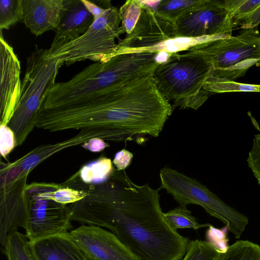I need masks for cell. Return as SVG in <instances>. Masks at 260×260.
Returning a JSON list of instances; mask_svg holds the SVG:
<instances>
[{
  "mask_svg": "<svg viewBox=\"0 0 260 260\" xmlns=\"http://www.w3.org/2000/svg\"><path fill=\"white\" fill-rule=\"evenodd\" d=\"M87 195L69 207L71 220L109 229L139 260H181L191 241L172 229L159 204V188L138 185L115 169L88 183Z\"/></svg>",
  "mask_w": 260,
  "mask_h": 260,
  "instance_id": "cell-1",
  "label": "cell"
},
{
  "mask_svg": "<svg viewBox=\"0 0 260 260\" xmlns=\"http://www.w3.org/2000/svg\"><path fill=\"white\" fill-rule=\"evenodd\" d=\"M173 112L158 90L153 75L130 80L78 104L57 108L58 131L100 128L113 141H132L148 135L157 137Z\"/></svg>",
  "mask_w": 260,
  "mask_h": 260,
  "instance_id": "cell-2",
  "label": "cell"
},
{
  "mask_svg": "<svg viewBox=\"0 0 260 260\" xmlns=\"http://www.w3.org/2000/svg\"><path fill=\"white\" fill-rule=\"evenodd\" d=\"M160 55L159 52H126L92 63L69 81L55 83L47 92L40 110L81 103L127 81L153 75L160 63Z\"/></svg>",
  "mask_w": 260,
  "mask_h": 260,
  "instance_id": "cell-3",
  "label": "cell"
},
{
  "mask_svg": "<svg viewBox=\"0 0 260 260\" xmlns=\"http://www.w3.org/2000/svg\"><path fill=\"white\" fill-rule=\"evenodd\" d=\"M213 71L210 61L201 55L174 52L157 66L153 77L159 91L174 102L173 111L178 106L197 110L208 98L203 86Z\"/></svg>",
  "mask_w": 260,
  "mask_h": 260,
  "instance_id": "cell-4",
  "label": "cell"
},
{
  "mask_svg": "<svg viewBox=\"0 0 260 260\" xmlns=\"http://www.w3.org/2000/svg\"><path fill=\"white\" fill-rule=\"evenodd\" d=\"M64 63L50 57L48 49H36L27 58L19 101L7 125L13 132L16 146L21 145L36 126L44 99L56 83Z\"/></svg>",
  "mask_w": 260,
  "mask_h": 260,
  "instance_id": "cell-5",
  "label": "cell"
},
{
  "mask_svg": "<svg viewBox=\"0 0 260 260\" xmlns=\"http://www.w3.org/2000/svg\"><path fill=\"white\" fill-rule=\"evenodd\" d=\"M186 50L210 61L212 76L234 81L260 65V32L257 27L245 29L237 36L210 38Z\"/></svg>",
  "mask_w": 260,
  "mask_h": 260,
  "instance_id": "cell-6",
  "label": "cell"
},
{
  "mask_svg": "<svg viewBox=\"0 0 260 260\" xmlns=\"http://www.w3.org/2000/svg\"><path fill=\"white\" fill-rule=\"evenodd\" d=\"M120 21L119 10L111 6L77 39L62 45L50 46V57L67 66L85 59L95 62L109 60L116 51L115 39L125 32L119 26Z\"/></svg>",
  "mask_w": 260,
  "mask_h": 260,
  "instance_id": "cell-7",
  "label": "cell"
},
{
  "mask_svg": "<svg viewBox=\"0 0 260 260\" xmlns=\"http://www.w3.org/2000/svg\"><path fill=\"white\" fill-rule=\"evenodd\" d=\"M160 189H164L180 206L196 204L222 221L239 239L248 223V218L229 206L196 179L169 167L160 170Z\"/></svg>",
  "mask_w": 260,
  "mask_h": 260,
  "instance_id": "cell-8",
  "label": "cell"
},
{
  "mask_svg": "<svg viewBox=\"0 0 260 260\" xmlns=\"http://www.w3.org/2000/svg\"><path fill=\"white\" fill-rule=\"evenodd\" d=\"M31 171L1 162L0 242L4 247L10 234L19 227L26 228L29 209L27 179Z\"/></svg>",
  "mask_w": 260,
  "mask_h": 260,
  "instance_id": "cell-9",
  "label": "cell"
},
{
  "mask_svg": "<svg viewBox=\"0 0 260 260\" xmlns=\"http://www.w3.org/2000/svg\"><path fill=\"white\" fill-rule=\"evenodd\" d=\"M180 38L174 22L161 16L143 1L141 13L131 32L117 44L114 56L132 52H163L166 44Z\"/></svg>",
  "mask_w": 260,
  "mask_h": 260,
  "instance_id": "cell-10",
  "label": "cell"
},
{
  "mask_svg": "<svg viewBox=\"0 0 260 260\" xmlns=\"http://www.w3.org/2000/svg\"><path fill=\"white\" fill-rule=\"evenodd\" d=\"M233 14L223 1L202 0L178 17L175 26L180 38L198 39L231 37L234 29Z\"/></svg>",
  "mask_w": 260,
  "mask_h": 260,
  "instance_id": "cell-11",
  "label": "cell"
},
{
  "mask_svg": "<svg viewBox=\"0 0 260 260\" xmlns=\"http://www.w3.org/2000/svg\"><path fill=\"white\" fill-rule=\"evenodd\" d=\"M27 193L29 209L25 230L29 242L51 236L65 234L72 228L69 206L52 200L42 198L27 186Z\"/></svg>",
  "mask_w": 260,
  "mask_h": 260,
  "instance_id": "cell-12",
  "label": "cell"
},
{
  "mask_svg": "<svg viewBox=\"0 0 260 260\" xmlns=\"http://www.w3.org/2000/svg\"><path fill=\"white\" fill-rule=\"evenodd\" d=\"M88 260H139L113 233L82 224L66 234Z\"/></svg>",
  "mask_w": 260,
  "mask_h": 260,
  "instance_id": "cell-13",
  "label": "cell"
},
{
  "mask_svg": "<svg viewBox=\"0 0 260 260\" xmlns=\"http://www.w3.org/2000/svg\"><path fill=\"white\" fill-rule=\"evenodd\" d=\"M20 61L12 47L0 35V125H7L21 92Z\"/></svg>",
  "mask_w": 260,
  "mask_h": 260,
  "instance_id": "cell-14",
  "label": "cell"
},
{
  "mask_svg": "<svg viewBox=\"0 0 260 260\" xmlns=\"http://www.w3.org/2000/svg\"><path fill=\"white\" fill-rule=\"evenodd\" d=\"M94 22L81 0H63L59 22L51 47L62 45L82 35Z\"/></svg>",
  "mask_w": 260,
  "mask_h": 260,
  "instance_id": "cell-15",
  "label": "cell"
},
{
  "mask_svg": "<svg viewBox=\"0 0 260 260\" xmlns=\"http://www.w3.org/2000/svg\"><path fill=\"white\" fill-rule=\"evenodd\" d=\"M94 138L113 141L111 135L106 129L100 128L82 129L76 135L67 140L52 144L39 146L10 164L13 166L19 167L23 170L32 171L52 155L66 148L83 144Z\"/></svg>",
  "mask_w": 260,
  "mask_h": 260,
  "instance_id": "cell-16",
  "label": "cell"
},
{
  "mask_svg": "<svg viewBox=\"0 0 260 260\" xmlns=\"http://www.w3.org/2000/svg\"><path fill=\"white\" fill-rule=\"evenodd\" d=\"M63 0H22V21L36 36L56 29Z\"/></svg>",
  "mask_w": 260,
  "mask_h": 260,
  "instance_id": "cell-17",
  "label": "cell"
},
{
  "mask_svg": "<svg viewBox=\"0 0 260 260\" xmlns=\"http://www.w3.org/2000/svg\"><path fill=\"white\" fill-rule=\"evenodd\" d=\"M29 242L37 260H88L66 234L51 236Z\"/></svg>",
  "mask_w": 260,
  "mask_h": 260,
  "instance_id": "cell-18",
  "label": "cell"
},
{
  "mask_svg": "<svg viewBox=\"0 0 260 260\" xmlns=\"http://www.w3.org/2000/svg\"><path fill=\"white\" fill-rule=\"evenodd\" d=\"M4 248L8 260H37L26 235L17 230L8 236Z\"/></svg>",
  "mask_w": 260,
  "mask_h": 260,
  "instance_id": "cell-19",
  "label": "cell"
},
{
  "mask_svg": "<svg viewBox=\"0 0 260 260\" xmlns=\"http://www.w3.org/2000/svg\"><path fill=\"white\" fill-rule=\"evenodd\" d=\"M115 170L110 158L101 157L95 162L83 166L78 173L80 179L83 182L91 183L106 180Z\"/></svg>",
  "mask_w": 260,
  "mask_h": 260,
  "instance_id": "cell-20",
  "label": "cell"
},
{
  "mask_svg": "<svg viewBox=\"0 0 260 260\" xmlns=\"http://www.w3.org/2000/svg\"><path fill=\"white\" fill-rule=\"evenodd\" d=\"M164 218L169 225L177 231L181 229H192L196 230L208 228L209 223H199L197 218L186 206L179 205L166 213H163Z\"/></svg>",
  "mask_w": 260,
  "mask_h": 260,
  "instance_id": "cell-21",
  "label": "cell"
},
{
  "mask_svg": "<svg viewBox=\"0 0 260 260\" xmlns=\"http://www.w3.org/2000/svg\"><path fill=\"white\" fill-rule=\"evenodd\" d=\"M220 260H260V246L248 240H238L222 253Z\"/></svg>",
  "mask_w": 260,
  "mask_h": 260,
  "instance_id": "cell-22",
  "label": "cell"
},
{
  "mask_svg": "<svg viewBox=\"0 0 260 260\" xmlns=\"http://www.w3.org/2000/svg\"><path fill=\"white\" fill-rule=\"evenodd\" d=\"M203 89L209 92H259L260 85L237 82L212 76L208 78Z\"/></svg>",
  "mask_w": 260,
  "mask_h": 260,
  "instance_id": "cell-23",
  "label": "cell"
},
{
  "mask_svg": "<svg viewBox=\"0 0 260 260\" xmlns=\"http://www.w3.org/2000/svg\"><path fill=\"white\" fill-rule=\"evenodd\" d=\"M201 2L202 0H162L158 1L155 10L161 16L174 22Z\"/></svg>",
  "mask_w": 260,
  "mask_h": 260,
  "instance_id": "cell-24",
  "label": "cell"
},
{
  "mask_svg": "<svg viewBox=\"0 0 260 260\" xmlns=\"http://www.w3.org/2000/svg\"><path fill=\"white\" fill-rule=\"evenodd\" d=\"M222 253L212 244L196 239L190 241L181 260H220Z\"/></svg>",
  "mask_w": 260,
  "mask_h": 260,
  "instance_id": "cell-25",
  "label": "cell"
},
{
  "mask_svg": "<svg viewBox=\"0 0 260 260\" xmlns=\"http://www.w3.org/2000/svg\"><path fill=\"white\" fill-rule=\"evenodd\" d=\"M22 21V0L0 1V29L9 28Z\"/></svg>",
  "mask_w": 260,
  "mask_h": 260,
  "instance_id": "cell-26",
  "label": "cell"
},
{
  "mask_svg": "<svg viewBox=\"0 0 260 260\" xmlns=\"http://www.w3.org/2000/svg\"><path fill=\"white\" fill-rule=\"evenodd\" d=\"M143 6V1L128 0L120 8L119 15L121 26L125 32L129 34L139 19Z\"/></svg>",
  "mask_w": 260,
  "mask_h": 260,
  "instance_id": "cell-27",
  "label": "cell"
},
{
  "mask_svg": "<svg viewBox=\"0 0 260 260\" xmlns=\"http://www.w3.org/2000/svg\"><path fill=\"white\" fill-rule=\"evenodd\" d=\"M228 231L226 226L219 229L210 224L206 233V241L212 244L221 252H224L229 246Z\"/></svg>",
  "mask_w": 260,
  "mask_h": 260,
  "instance_id": "cell-28",
  "label": "cell"
},
{
  "mask_svg": "<svg viewBox=\"0 0 260 260\" xmlns=\"http://www.w3.org/2000/svg\"><path fill=\"white\" fill-rule=\"evenodd\" d=\"M248 167L260 186V133L254 135L247 158Z\"/></svg>",
  "mask_w": 260,
  "mask_h": 260,
  "instance_id": "cell-29",
  "label": "cell"
},
{
  "mask_svg": "<svg viewBox=\"0 0 260 260\" xmlns=\"http://www.w3.org/2000/svg\"><path fill=\"white\" fill-rule=\"evenodd\" d=\"M260 6V0H242L233 14V28L239 25L241 22Z\"/></svg>",
  "mask_w": 260,
  "mask_h": 260,
  "instance_id": "cell-30",
  "label": "cell"
},
{
  "mask_svg": "<svg viewBox=\"0 0 260 260\" xmlns=\"http://www.w3.org/2000/svg\"><path fill=\"white\" fill-rule=\"evenodd\" d=\"M16 146L13 132L7 125H0V152L4 158Z\"/></svg>",
  "mask_w": 260,
  "mask_h": 260,
  "instance_id": "cell-31",
  "label": "cell"
},
{
  "mask_svg": "<svg viewBox=\"0 0 260 260\" xmlns=\"http://www.w3.org/2000/svg\"><path fill=\"white\" fill-rule=\"evenodd\" d=\"M94 18V21L103 16L107 9L112 6L109 1H99V4L93 2L81 0Z\"/></svg>",
  "mask_w": 260,
  "mask_h": 260,
  "instance_id": "cell-32",
  "label": "cell"
},
{
  "mask_svg": "<svg viewBox=\"0 0 260 260\" xmlns=\"http://www.w3.org/2000/svg\"><path fill=\"white\" fill-rule=\"evenodd\" d=\"M133 158L132 153L123 149L116 153L113 163L118 171H123L129 166Z\"/></svg>",
  "mask_w": 260,
  "mask_h": 260,
  "instance_id": "cell-33",
  "label": "cell"
},
{
  "mask_svg": "<svg viewBox=\"0 0 260 260\" xmlns=\"http://www.w3.org/2000/svg\"><path fill=\"white\" fill-rule=\"evenodd\" d=\"M260 24V6L239 24L244 29L254 28Z\"/></svg>",
  "mask_w": 260,
  "mask_h": 260,
  "instance_id": "cell-34",
  "label": "cell"
},
{
  "mask_svg": "<svg viewBox=\"0 0 260 260\" xmlns=\"http://www.w3.org/2000/svg\"><path fill=\"white\" fill-rule=\"evenodd\" d=\"M82 147L90 151L98 152L109 147V145L102 139L94 138L82 144Z\"/></svg>",
  "mask_w": 260,
  "mask_h": 260,
  "instance_id": "cell-35",
  "label": "cell"
}]
</instances>
